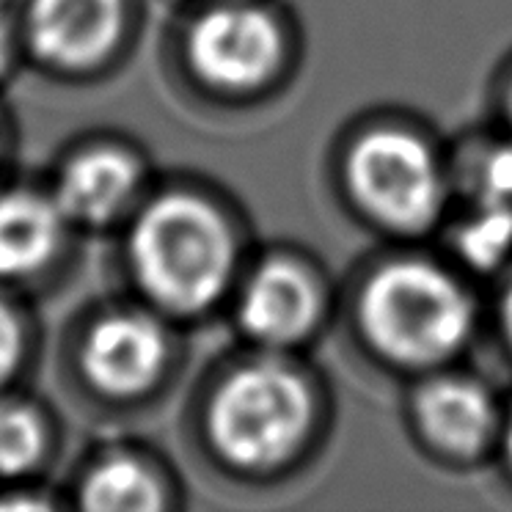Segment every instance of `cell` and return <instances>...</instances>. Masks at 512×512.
<instances>
[{
	"label": "cell",
	"mask_w": 512,
	"mask_h": 512,
	"mask_svg": "<svg viewBox=\"0 0 512 512\" xmlns=\"http://www.w3.org/2000/svg\"><path fill=\"white\" fill-rule=\"evenodd\" d=\"M347 177L361 207L397 232L427 229L444 204L438 160L416 135L394 130L367 135L350 155Z\"/></svg>",
	"instance_id": "4"
},
{
	"label": "cell",
	"mask_w": 512,
	"mask_h": 512,
	"mask_svg": "<svg viewBox=\"0 0 512 512\" xmlns=\"http://www.w3.org/2000/svg\"><path fill=\"white\" fill-rule=\"evenodd\" d=\"M168 339L146 312H111L91 325L80 347V367L94 389L113 400H133L163 375Z\"/></svg>",
	"instance_id": "6"
},
{
	"label": "cell",
	"mask_w": 512,
	"mask_h": 512,
	"mask_svg": "<svg viewBox=\"0 0 512 512\" xmlns=\"http://www.w3.org/2000/svg\"><path fill=\"white\" fill-rule=\"evenodd\" d=\"M474 303L449 273L400 262L369 279L361 295V328L391 361L408 367L438 364L466 345Z\"/></svg>",
	"instance_id": "2"
},
{
	"label": "cell",
	"mask_w": 512,
	"mask_h": 512,
	"mask_svg": "<svg viewBox=\"0 0 512 512\" xmlns=\"http://www.w3.org/2000/svg\"><path fill=\"white\" fill-rule=\"evenodd\" d=\"M306 380L276 361H256L226 378L207 411V433L226 463L251 471L281 466L312 430Z\"/></svg>",
	"instance_id": "3"
},
{
	"label": "cell",
	"mask_w": 512,
	"mask_h": 512,
	"mask_svg": "<svg viewBox=\"0 0 512 512\" xmlns=\"http://www.w3.org/2000/svg\"><path fill=\"white\" fill-rule=\"evenodd\" d=\"M416 416L427 438L455 455L479 452L496 430V411L485 389L463 378H441L424 386Z\"/></svg>",
	"instance_id": "10"
},
{
	"label": "cell",
	"mask_w": 512,
	"mask_h": 512,
	"mask_svg": "<svg viewBox=\"0 0 512 512\" xmlns=\"http://www.w3.org/2000/svg\"><path fill=\"white\" fill-rule=\"evenodd\" d=\"M80 504L94 512H149L163 504V488L138 457L113 455L86 474Z\"/></svg>",
	"instance_id": "12"
},
{
	"label": "cell",
	"mask_w": 512,
	"mask_h": 512,
	"mask_svg": "<svg viewBox=\"0 0 512 512\" xmlns=\"http://www.w3.org/2000/svg\"><path fill=\"white\" fill-rule=\"evenodd\" d=\"M504 446H507V457H510L512 463V416L510 422H507V430H504Z\"/></svg>",
	"instance_id": "19"
},
{
	"label": "cell",
	"mask_w": 512,
	"mask_h": 512,
	"mask_svg": "<svg viewBox=\"0 0 512 512\" xmlns=\"http://www.w3.org/2000/svg\"><path fill=\"white\" fill-rule=\"evenodd\" d=\"M460 248L474 265H496L512 248V207L488 204V212L463 229Z\"/></svg>",
	"instance_id": "14"
},
{
	"label": "cell",
	"mask_w": 512,
	"mask_h": 512,
	"mask_svg": "<svg viewBox=\"0 0 512 512\" xmlns=\"http://www.w3.org/2000/svg\"><path fill=\"white\" fill-rule=\"evenodd\" d=\"M504 328H507V336L512 342V287L507 292V298H504Z\"/></svg>",
	"instance_id": "18"
},
{
	"label": "cell",
	"mask_w": 512,
	"mask_h": 512,
	"mask_svg": "<svg viewBox=\"0 0 512 512\" xmlns=\"http://www.w3.org/2000/svg\"><path fill=\"white\" fill-rule=\"evenodd\" d=\"M188 58L210 86L226 91L256 89L279 67V25L256 6H218L201 14L190 28Z\"/></svg>",
	"instance_id": "5"
},
{
	"label": "cell",
	"mask_w": 512,
	"mask_h": 512,
	"mask_svg": "<svg viewBox=\"0 0 512 512\" xmlns=\"http://www.w3.org/2000/svg\"><path fill=\"white\" fill-rule=\"evenodd\" d=\"M12 61H14L12 28H9V23L0 17V78L12 69Z\"/></svg>",
	"instance_id": "16"
},
{
	"label": "cell",
	"mask_w": 512,
	"mask_h": 512,
	"mask_svg": "<svg viewBox=\"0 0 512 512\" xmlns=\"http://www.w3.org/2000/svg\"><path fill=\"white\" fill-rule=\"evenodd\" d=\"M25 356V331L20 317L0 301V389L17 375Z\"/></svg>",
	"instance_id": "15"
},
{
	"label": "cell",
	"mask_w": 512,
	"mask_h": 512,
	"mask_svg": "<svg viewBox=\"0 0 512 512\" xmlns=\"http://www.w3.org/2000/svg\"><path fill=\"white\" fill-rule=\"evenodd\" d=\"M47 452L45 419L20 400L0 397V477H23Z\"/></svg>",
	"instance_id": "13"
},
{
	"label": "cell",
	"mask_w": 512,
	"mask_h": 512,
	"mask_svg": "<svg viewBox=\"0 0 512 512\" xmlns=\"http://www.w3.org/2000/svg\"><path fill=\"white\" fill-rule=\"evenodd\" d=\"M122 23L124 0H31L25 28L42 64L83 72L111 56Z\"/></svg>",
	"instance_id": "7"
},
{
	"label": "cell",
	"mask_w": 512,
	"mask_h": 512,
	"mask_svg": "<svg viewBox=\"0 0 512 512\" xmlns=\"http://www.w3.org/2000/svg\"><path fill=\"white\" fill-rule=\"evenodd\" d=\"M127 256L135 284L157 309L199 314L229 287L234 240L212 204L177 193L138 215Z\"/></svg>",
	"instance_id": "1"
},
{
	"label": "cell",
	"mask_w": 512,
	"mask_h": 512,
	"mask_svg": "<svg viewBox=\"0 0 512 512\" xmlns=\"http://www.w3.org/2000/svg\"><path fill=\"white\" fill-rule=\"evenodd\" d=\"M240 325L256 342L292 345L309 334L320 314L314 281L295 265L273 262L256 270L240 295Z\"/></svg>",
	"instance_id": "8"
},
{
	"label": "cell",
	"mask_w": 512,
	"mask_h": 512,
	"mask_svg": "<svg viewBox=\"0 0 512 512\" xmlns=\"http://www.w3.org/2000/svg\"><path fill=\"white\" fill-rule=\"evenodd\" d=\"M56 199L28 190L0 196V279H25L45 268L64 237Z\"/></svg>",
	"instance_id": "11"
},
{
	"label": "cell",
	"mask_w": 512,
	"mask_h": 512,
	"mask_svg": "<svg viewBox=\"0 0 512 512\" xmlns=\"http://www.w3.org/2000/svg\"><path fill=\"white\" fill-rule=\"evenodd\" d=\"M141 188L138 160L119 149H91L72 157L56 182L58 210L80 226H105L133 204Z\"/></svg>",
	"instance_id": "9"
},
{
	"label": "cell",
	"mask_w": 512,
	"mask_h": 512,
	"mask_svg": "<svg viewBox=\"0 0 512 512\" xmlns=\"http://www.w3.org/2000/svg\"><path fill=\"white\" fill-rule=\"evenodd\" d=\"M9 507H23V510H34V507H50L47 499H31V496H17V499H0V510Z\"/></svg>",
	"instance_id": "17"
},
{
	"label": "cell",
	"mask_w": 512,
	"mask_h": 512,
	"mask_svg": "<svg viewBox=\"0 0 512 512\" xmlns=\"http://www.w3.org/2000/svg\"><path fill=\"white\" fill-rule=\"evenodd\" d=\"M510 113H512V94H510Z\"/></svg>",
	"instance_id": "20"
}]
</instances>
